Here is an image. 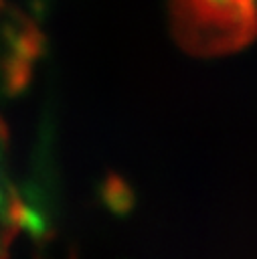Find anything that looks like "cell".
I'll return each mask as SVG.
<instances>
[{
  "label": "cell",
  "instance_id": "1",
  "mask_svg": "<svg viewBox=\"0 0 257 259\" xmlns=\"http://www.w3.org/2000/svg\"><path fill=\"white\" fill-rule=\"evenodd\" d=\"M40 51L42 34L36 22L14 2L0 0V259H8L24 219L22 192L14 172L8 107L32 79Z\"/></svg>",
  "mask_w": 257,
  "mask_h": 259
},
{
  "label": "cell",
  "instance_id": "2",
  "mask_svg": "<svg viewBox=\"0 0 257 259\" xmlns=\"http://www.w3.org/2000/svg\"><path fill=\"white\" fill-rule=\"evenodd\" d=\"M170 30L188 55H231L257 38V0H170Z\"/></svg>",
  "mask_w": 257,
  "mask_h": 259
}]
</instances>
